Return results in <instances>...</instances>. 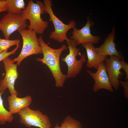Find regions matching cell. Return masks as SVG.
<instances>
[{"label":"cell","mask_w":128,"mask_h":128,"mask_svg":"<svg viewBox=\"0 0 128 128\" xmlns=\"http://www.w3.org/2000/svg\"><path fill=\"white\" fill-rule=\"evenodd\" d=\"M38 40L43 57L36 58V60L45 64L49 68L55 80L56 87H63L66 78V75L63 74L61 71L60 58L62 52L68 49V47L66 45L63 44L59 48H52L45 43L41 36L39 37Z\"/></svg>","instance_id":"1"},{"label":"cell","mask_w":128,"mask_h":128,"mask_svg":"<svg viewBox=\"0 0 128 128\" xmlns=\"http://www.w3.org/2000/svg\"><path fill=\"white\" fill-rule=\"evenodd\" d=\"M44 5L41 1L37 0L36 3L32 0L27 2V4L21 14L25 19L28 20L30 24L28 29L32 30L36 33L41 34L48 27L49 22L44 21L41 15L44 14Z\"/></svg>","instance_id":"2"},{"label":"cell","mask_w":128,"mask_h":128,"mask_svg":"<svg viewBox=\"0 0 128 128\" xmlns=\"http://www.w3.org/2000/svg\"><path fill=\"white\" fill-rule=\"evenodd\" d=\"M69 49V54L65 57H62L61 61L67 64L68 68L66 78H74L80 73L83 68V64L86 61L84 53L81 54L80 49L73 40L68 38L66 41Z\"/></svg>","instance_id":"3"},{"label":"cell","mask_w":128,"mask_h":128,"mask_svg":"<svg viewBox=\"0 0 128 128\" xmlns=\"http://www.w3.org/2000/svg\"><path fill=\"white\" fill-rule=\"evenodd\" d=\"M43 3L44 5L45 12L49 15L55 28L54 31L51 32L49 36L50 38L59 43H63L68 39L66 36L68 31L76 27V22L74 20H71L69 21L68 24L64 23L54 13L52 8L53 5L52 0H44Z\"/></svg>","instance_id":"4"},{"label":"cell","mask_w":128,"mask_h":128,"mask_svg":"<svg viewBox=\"0 0 128 128\" xmlns=\"http://www.w3.org/2000/svg\"><path fill=\"white\" fill-rule=\"evenodd\" d=\"M18 32L21 35L23 41L21 51L18 56L13 59L17 66H19L25 58L33 55L42 54L36 33L33 31L26 29L19 30Z\"/></svg>","instance_id":"5"},{"label":"cell","mask_w":128,"mask_h":128,"mask_svg":"<svg viewBox=\"0 0 128 128\" xmlns=\"http://www.w3.org/2000/svg\"><path fill=\"white\" fill-rule=\"evenodd\" d=\"M19 115L20 122L26 127L34 126L40 128H50L51 125L47 116L39 110H33L29 106L21 109L17 113Z\"/></svg>","instance_id":"6"},{"label":"cell","mask_w":128,"mask_h":128,"mask_svg":"<svg viewBox=\"0 0 128 128\" xmlns=\"http://www.w3.org/2000/svg\"><path fill=\"white\" fill-rule=\"evenodd\" d=\"M2 62L6 72L4 78L0 82V92L4 93L8 88L11 95L17 96L18 92L14 87L15 82L18 77L17 65L15 62L9 57L3 59Z\"/></svg>","instance_id":"7"},{"label":"cell","mask_w":128,"mask_h":128,"mask_svg":"<svg viewBox=\"0 0 128 128\" xmlns=\"http://www.w3.org/2000/svg\"><path fill=\"white\" fill-rule=\"evenodd\" d=\"M28 26L26 20L20 15L8 13L0 20V30L6 39H9L10 35L15 31L25 29Z\"/></svg>","instance_id":"8"},{"label":"cell","mask_w":128,"mask_h":128,"mask_svg":"<svg viewBox=\"0 0 128 128\" xmlns=\"http://www.w3.org/2000/svg\"><path fill=\"white\" fill-rule=\"evenodd\" d=\"M87 19L86 23L81 28L78 29L75 27L71 31L72 36L70 39L73 40L77 46L85 43L97 44L101 39L100 36L91 34L90 27L94 25L95 23L89 16L87 17Z\"/></svg>","instance_id":"9"},{"label":"cell","mask_w":128,"mask_h":128,"mask_svg":"<svg viewBox=\"0 0 128 128\" xmlns=\"http://www.w3.org/2000/svg\"><path fill=\"white\" fill-rule=\"evenodd\" d=\"M121 61L118 57L112 56L106 58L105 61L110 81L112 87L116 90H118L120 85L119 79L123 73L120 71L122 66Z\"/></svg>","instance_id":"10"},{"label":"cell","mask_w":128,"mask_h":128,"mask_svg":"<svg viewBox=\"0 0 128 128\" xmlns=\"http://www.w3.org/2000/svg\"><path fill=\"white\" fill-rule=\"evenodd\" d=\"M86 71L94 80L95 83L93 87L94 92L101 89H105L111 92L114 91L107 73L104 62L98 65L96 72H93L89 69H87Z\"/></svg>","instance_id":"11"},{"label":"cell","mask_w":128,"mask_h":128,"mask_svg":"<svg viewBox=\"0 0 128 128\" xmlns=\"http://www.w3.org/2000/svg\"><path fill=\"white\" fill-rule=\"evenodd\" d=\"M116 27H114L110 32L105 39L103 43L100 46L95 47L96 52L102 56H114L122 60H123V56L120 51L117 50L114 42L115 37Z\"/></svg>","instance_id":"12"},{"label":"cell","mask_w":128,"mask_h":128,"mask_svg":"<svg viewBox=\"0 0 128 128\" xmlns=\"http://www.w3.org/2000/svg\"><path fill=\"white\" fill-rule=\"evenodd\" d=\"M86 49L87 57L86 65L88 68H93L97 69L98 65L105 61L107 56H100L96 52L93 44L85 43L81 44Z\"/></svg>","instance_id":"13"},{"label":"cell","mask_w":128,"mask_h":128,"mask_svg":"<svg viewBox=\"0 0 128 128\" xmlns=\"http://www.w3.org/2000/svg\"><path fill=\"white\" fill-rule=\"evenodd\" d=\"M7 100L9 111L12 114L18 113L22 109L29 106L32 101L31 96L29 95L19 98L17 96L11 95L8 96Z\"/></svg>","instance_id":"14"},{"label":"cell","mask_w":128,"mask_h":128,"mask_svg":"<svg viewBox=\"0 0 128 128\" xmlns=\"http://www.w3.org/2000/svg\"><path fill=\"white\" fill-rule=\"evenodd\" d=\"M8 13L21 15L26 8L23 0H6Z\"/></svg>","instance_id":"15"},{"label":"cell","mask_w":128,"mask_h":128,"mask_svg":"<svg viewBox=\"0 0 128 128\" xmlns=\"http://www.w3.org/2000/svg\"><path fill=\"white\" fill-rule=\"evenodd\" d=\"M4 93L0 92V124L2 125L6 122L10 123L13 120L14 117L9 111L7 110L4 107L2 95Z\"/></svg>","instance_id":"16"},{"label":"cell","mask_w":128,"mask_h":128,"mask_svg":"<svg viewBox=\"0 0 128 128\" xmlns=\"http://www.w3.org/2000/svg\"><path fill=\"white\" fill-rule=\"evenodd\" d=\"M61 128H82L80 121L69 115H67L61 123Z\"/></svg>","instance_id":"17"},{"label":"cell","mask_w":128,"mask_h":128,"mask_svg":"<svg viewBox=\"0 0 128 128\" xmlns=\"http://www.w3.org/2000/svg\"><path fill=\"white\" fill-rule=\"evenodd\" d=\"M20 41L18 39L10 40L0 38V54L12 46L19 45Z\"/></svg>","instance_id":"18"},{"label":"cell","mask_w":128,"mask_h":128,"mask_svg":"<svg viewBox=\"0 0 128 128\" xmlns=\"http://www.w3.org/2000/svg\"><path fill=\"white\" fill-rule=\"evenodd\" d=\"M19 44L17 45L16 47L12 51L8 52V49L6 50L0 54V62L2 61L5 58L8 57L9 56L12 55H14L17 50L20 47Z\"/></svg>","instance_id":"19"},{"label":"cell","mask_w":128,"mask_h":128,"mask_svg":"<svg viewBox=\"0 0 128 128\" xmlns=\"http://www.w3.org/2000/svg\"><path fill=\"white\" fill-rule=\"evenodd\" d=\"M125 81H119V82L124 88V96L126 98L128 97V80H125Z\"/></svg>","instance_id":"20"},{"label":"cell","mask_w":128,"mask_h":128,"mask_svg":"<svg viewBox=\"0 0 128 128\" xmlns=\"http://www.w3.org/2000/svg\"><path fill=\"white\" fill-rule=\"evenodd\" d=\"M122 68L124 71L126 77L125 78V80H128V64L123 60L121 61Z\"/></svg>","instance_id":"21"},{"label":"cell","mask_w":128,"mask_h":128,"mask_svg":"<svg viewBox=\"0 0 128 128\" xmlns=\"http://www.w3.org/2000/svg\"><path fill=\"white\" fill-rule=\"evenodd\" d=\"M7 10V6L5 0H0V13L5 12Z\"/></svg>","instance_id":"22"},{"label":"cell","mask_w":128,"mask_h":128,"mask_svg":"<svg viewBox=\"0 0 128 128\" xmlns=\"http://www.w3.org/2000/svg\"><path fill=\"white\" fill-rule=\"evenodd\" d=\"M54 128H61L60 126H59L58 124H57L55 127Z\"/></svg>","instance_id":"23"}]
</instances>
